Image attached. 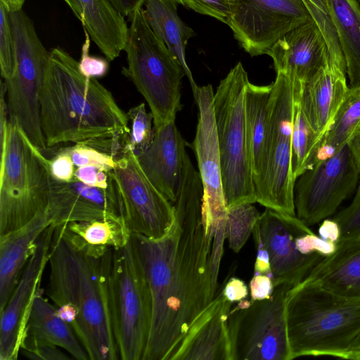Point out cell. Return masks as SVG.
Listing matches in <instances>:
<instances>
[{
	"mask_svg": "<svg viewBox=\"0 0 360 360\" xmlns=\"http://www.w3.org/2000/svg\"><path fill=\"white\" fill-rule=\"evenodd\" d=\"M203 188L186 154L174 221L158 239L131 233L152 298V319L143 360H169L196 316L214 298L220 266L214 237L202 220Z\"/></svg>",
	"mask_w": 360,
	"mask_h": 360,
	"instance_id": "obj_1",
	"label": "cell"
},
{
	"mask_svg": "<svg viewBox=\"0 0 360 360\" xmlns=\"http://www.w3.org/2000/svg\"><path fill=\"white\" fill-rule=\"evenodd\" d=\"M40 120L46 148L112 137L129 131V119L111 92L84 76L79 63L55 48L41 90Z\"/></svg>",
	"mask_w": 360,
	"mask_h": 360,
	"instance_id": "obj_2",
	"label": "cell"
},
{
	"mask_svg": "<svg viewBox=\"0 0 360 360\" xmlns=\"http://www.w3.org/2000/svg\"><path fill=\"white\" fill-rule=\"evenodd\" d=\"M112 250L101 257L86 255L54 229L46 294L70 324L91 360L120 359L107 293Z\"/></svg>",
	"mask_w": 360,
	"mask_h": 360,
	"instance_id": "obj_3",
	"label": "cell"
},
{
	"mask_svg": "<svg viewBox=\"0 0 360 360\" xmlns=\"http://www.w3.org/2000/svg\"><path fill=\"white\" fill-rule=\"evenodd\" d=\"M285 317L290 360L304 356L345 359L360 334V298L303 280L286 293Z\"/></svg>",
	"mask_w": 360,
	"mask_h": 360,
	"instance_id": "obj_4",
	"label": "cell"
},
{
	"mask_svg": "<svg viewBox=\"0 0 360 360\" xmlns=\"http://www.w3.org/2000/svg\"><path fill=\"white\" fill-rule=\"evenodd\" d=\"M0 235L48 210L49 160L16 122L0 117Z\"/></svg>",
	"mask_w": 360,
	"mask_h": 360,
	"instance_id": "obj_5",
	"label": "cell"
},
{
	"mask_svg": "<svg viewBox=\"0 0 360 360\" xmlns=\"http://www.w3.org/2000/svg\"><path fill=\"white\" fill-rule=\"evenodd\" d=\"M130 18L122 73L135 85L153 116L155 129L176 119L181 109V84L185 71L149 25L143 7Z\"/></svg>",
	"mask_w": 360,
	"mask_h": 360,
	"instance_id": "obj_6",
	"label": "cell"
},
{
	"mask_svg": "<svg viewBox=\"0 0 360 360\" xmlns=\"http://www.w3.org/2000/svg\"><path fill=\"white\" fill-rule=\"evenodd\" d=\"M107 293L120 359L143 360L150 335L152 298L131 240L126 246L111 252Z\"/></svg>",
	"mask_w": 360,
	"mask_h": 360,
	"instance_id": "obj_7",
	"label": "cell"
},
{
	"mask_svg": "<svg viewBox=\"0 0 360 360\" xmlns=\"http://www.w3.org/2000/svg\"><path fill=\"white\" fill-rule=\"evenodd\" d=\"M238 63L221 80L213 107L227 208L257 202L248 149L245 92L249 82Z\"/></svg>",
	"mask_w": 360,
	"mask_h": 360,
	"instance_id": "obj_8",
	"label": "cell"
},
{
	"mask_svg": "<svg viewBox=\"0 0 360 360\" xmlns=\"http://www.w3.org/2000/svg\"><path fill=\"white\" fill-rule=\"evenodd\" d=\"M16 47V68L4 80L9 118L14 120L30 140L46 148L41 130L39 98L50 53L39 39L32 20L22 8L9 11Z\"/></svg>",
	"mask_w": 360,
	"mask_h": 360,
	"instance_id": "obj_9",
	"label": "cell"
},
{
	"mask_svg": "<svg viewBox=\"0 0 360 360\" xmlns=\"http://www.w3.org/2000/svg\"><path fill=\"white\" fill-rule=\"evenodd\" d=\"M270 99L269 129L265 162L257 202L277 212L296 216L294 191L296 179L292 169V134L295 112L292 84L277 72Z\"/></svg>",
	"mask_w": 360,
	"mask_h": 360,
	"instance_id": "obj_10",
	"label": "cell"
},
{
	"mask_svg": "<svg viewBox=\"0 0 360 360\" xmlns=\"http://www.w3.org/2000/svg\"><path fill=\"white\" fill-rule=\"evenodd\" d=\"M290 288H275L264 300L244 299L228 319L232 360H290L285 299Z\"/></svg>",
	"mask_w": 360,
	"mask_h": 360,
	"instance_id": "obj_11",
	"label": "cell"
},
{
	"mask_svg": "<svg viewBox=\"0 0 360 360\" xmlns=\"http://www.w3.org/2000/svg\"><path fill=\"white\" fill-rule=\"evenodd\" d=\"M120 215L131 233L152 239L164 236L174 221V207L148 179L129 148L116 158L109 172Z\"/></svg>",
	"mask_w": 360,
	"mask_h": 360,
	"instance_id": "obj_12",
	"label": "cell"
},
{
	"mask_svg": "<svg viewBox=\"0 0 360 360\" xmlns=\"http://www.w3.org/2000/svg\"><path fill=\"white\" fill-rule=\"evenodd\" d=\"M359 179V169L347 143L296 179V217L307 226L325 219L353 192Z\"/></svg>",
	"mask_w": 360,
	"mask_h": 360,
	"instance_id": "obj_13",
	"label": "cell"
},
{
	"mask_svg": "<svg viewBox=\"0 0 360 360\" xmlns=\"http://www.w3.org/2000/svg\"><path fill=\"white\" fill-rule=\"evenodd\" d=\"M213 98L211 84L198 86L194 95L198 108V120L193 148L203 188L202 214L204 226L213 236L214 245L224 247L228 208L222 186Z\"/></svg>",
	"mask_w": 360,
	"mask_h": 360,
	"instance_id": "obj_14",
	"label": "cell"
},
{
	"mask_svg": "<svg viewBox=\"0 0 360 360\" xmlns=\"http://www.w3.org/2000/svg\"><path fill=\"white\" fill-rule=\"evenodd\" d=\"M314 21L302 0H233L228 25L251 56L267 51L291 30Z\"/></svg>",
	"mask_w": 360,
	"mask_h": 360,
	"instance_id": "obj_15",
	"label": "cell"
},
{
	"mask_svg": "<svg viewBox=\"0 0 360 360\" xmlns=\"http://www.w3.org/2000/svg\"><path fill=\"white\" fill-rule=\"evenodd\" d=\"M254 230L268 252L275 288L298 285L324 257L318 252L304 255L297 249L296 236L314 232L296 216L266 208Z\"/></svg>",
	"mask_w": 360,
	"mask_h": 360,
	"instance_id": "obj_16",
	"label": "cell"
},
{
	"mask_svg": "<svg viewBox=\"0 0 360 360\" xmlns=\"http://www.w3.org/2000/svg\"><path fill=\"white\" fill-rule=\"evenodd\" d=\"M55 225L39 236L6 305L0 310V359H18L24 330L34 296L48 264Z\"/></svg>",
	"mask_w": 360,
	"mask_h": 360,
	"instance_id": "obj_17",
	"label": "cell"
},
{
	"mask_svg": "<svg viewBox=\"0 0 360 360\" xmlns=\"http://www.w3.org/2000/svg\"><path fill=\"white\" fill-rule=\"evenodd\" d=\"M266 54L272 58L276 73L290 79L295 100H299L304 84L329 58L325 39L314 21L287 32Z\"/></svg>",
	"mask_w": 360,
	"mask_h": 360,
	"instance_id": "obj_18",
	"label": "cell"
},
{
	"mask_svg": "<svg viewBox=\"0 0 360 360\" xmlns=\"http://www.w3.org/2000/svg\"><path fill=\"white\" fill-rule=\"evenodd\" d=\"M48 212L56 226L121 216L112 181L108 188H100L76 179L62 182L51 176Z\"/></svg>",
	"mask_w": 360,
	"mask_h": 360,
	"instance_id": "obj_19",
	"label": "cell"
},
{
	"mask_svg": "<svg viewBox=\"0 0 360 360\" xmlns=\"http://www.w3.org/2000/svg\"><path fill=\"white\" fill-rule=\"evenodd\" d=\"M232 302L221 290L190 325L169 360H232L228 319Z\"/></svg>",
	"mask_w": 360,
	"mask_h": 360,
	"instance_id": "obj_20",
	"label": "cell"
},
{
	"mask_svg": "<svg viewBox=\"0 0 360 360\" xmlns=\"http://www.w3.org/2000/svg\"><path fill=\"white\" fill-rule=\"evenodd\" d=\"M155 129L151 145L136 157L148 179L173 203L177 196L186 155L185 141L175 120Z\"/></svg>",
	"mask_w": 360,
	"mask_h": 360,
	"instance_id": "obj_21",
	"label": "cell"
},
{
	"mask_svg": "<svg viewBox=\"0 0 360 360\" xmlns=\"http://www.w3.org/2000/svg\"><path fill=\"white\" fill-rule=\"evenodd\" d=\"M349 89L346 67L334 63L330 57L304 84L300 99L295 101L319 141Z\"/></svg>",
	"mask_w": 360,
	"mask_h": 360,
	"instance_id": "obj_22",
	"label": "cell"
},
{
	"mask_svg": "<svg viewBox=\"0 0 360 360\" xmlns=\"http://www.w3.org/2000/svg\"><path fill=\"white\" fill-rule=\"evenodd\" d=\"M108 61L124 50L129 27L108 0H64Z\"/></svg>",
	"mask_w": 360,
	"mask_h": 360,
	"instance_id": "obj_23",
	"label": "cell"
},
{
	"mask_svg": "<svg viewBox=\"0 0 360 360\" xmlns=\"http://www.w3.org/2000/svg\"><path fill=\"white\" fill-rule=\"evenodd\" d=\"M51 224L47 210L24 226L0 235V310L18 283L37 240Z\"/></svg>",
	"mask_w": 360,
	"mask_h": 360,
	"instance_id": "obj_24",
	"label": "cell"
},
{
	"mask_svg": "<svg viewBox=\"0 0 360 360\" xmlns=\"http://www.w3.org/2000/svg\"><path fill=\"white\" fill-rule=\"evenodd\" d=\"M342 296L360 298V238L342 240L304 279Z\"/></svg>",
	"mask_w": 360,
	"mask_h": 360,
	"instance_id": "obj_25",
	"label": "cell"
},
{
	"mask_svg": "<svg viewBox=\"0 0 360 360\" xmlns=\"http://www.w3.org/2000/svg\"><path fill=\"white\" fill-rule=\"evenodd\" d=\"M35 342L56 345L78 360L89 359L70 324L59 314L54 304L43 296L40 288L27 319L21 347Z\"/></svg>",
	"mask_w": 360,
	"mask_h": 360,
	"instance_id": "obj_26",
	"label": "cell"
},
{
	"mask_svg": "<svg viewBox=\"0 0 360 360\" xmlns=\"http://www.w3.org/2000/svg\"><path fill=\"white\" fill-rule=\"evenodd\" d=\"M55 231L75 249L96 257L126 246L131 237V232L121 216L67 222L56 226Z\"/></svg>",
	"mask_w": 360,
	"mask_h": 360,
	"instance_id": "obj_27",
	"label": "cell"
},
{
	"mask_svg": "<svg viewBox=\"0 0 360 360\" xmlns=\"http://www.w3.org/2000/svg\"><path fill=\"white\" fill-rule=\"evenodd\" d=\"M271 92L272 84L259 86L250 82L245 92L247 143L255 193L262 184L264 169Z\"/></svg>",
	"mask_w": 360,
	"mask_h": 360,
	"instance_id": "obj_28",
	"label": "cell"
},
{
	"mask_svg": "<svg viewBox=\"0 0 360 360\" xmlns=\"http://www.w3.org/2000/svg\"><path fill=\"white\" fill-rule=\"evenodd\" d=\"M177 4L176 0H145L143 9L150 27L181 63L194 96L198 86L186 63L185 50L188 40L195 35V32L179 18Z\"/></svg>",
	"mask_w": 360,
	"mask_h": 360,
	"instance_id": "obj_29",
	"label": "cell"
},
{
	"mask_svg": "<svg viewBox=\"0 0 360 360\" xmlns=\"http://www.w3.org/2000/svg\"><path fill=\"white\" fill-rule=\"evenodd\" d=\"M345 60L349 86H360V4L357 0H326Z\"/></svg>",
	"mask_w": 360,
	"mask_h": 360,
	"instance_id": "obj_30",
	"label": "cell"
},
{
	"mask_svg": "<svg viewBox=\"0 0 360 360\" xmlns=\"http://www.w3.org/2000/svg\"><path fill=\"white\" fill-rule=\"evenodd\" d=\"M359 123L360 86L349 87L332 122L320 140L309 168L330 158L347 144Z\"/></svg>",
	"mask_w": 360,
	"mask_h": 360,
	"instance_id": "obj_31",
	"label": "cell"
},
{
	"mask_svg": "<svg viewBox=\"0 0 360 360\" xmlns=\"http://www.w3.org/2000/svg\"><path fill=\"white\" fill-rule=\"evenodd\" d=\"M319 142L317 134L307 122L299 103L295 101L292 169L295 179L309 167Z\"/></svg>",
	"mask_w": 360,
	"mask_h": 360,
	"instance_id": "obj_32",
	"label": "cell"
},
{
	"mask_svg": "<svg viewBox=\"0 0 360 360\" xmlns=\"http://www.w3.org/2000/svg\"><path fill=\"white\" fill-rule=\"evenodd\" d=\"M260 214L252 203L237 205L227 210L226 240L229 248L238 252L252 233Z\"/></svg>",
	"mask_w": 360,
	"mask_h": 360,
	"instance_id": "obj_33",
	"label": "cell"
},
{
	"mask_svg": "<svg viewBox=\"0 0 360 360\" xmlns=\"http://www.w3.org/2000/svg\"><path fill=\"white\" fill-rule=\"evenodd\" d=\"M127 115L131 122L127 148L138 155L146 150L153 141L155 134L153 116L146 111L143 103L130 108Z\"/></svg>",
	"mask_w": 360,
	"mask_h": 360,
	"instance_id": "obj_34",
	"label": "cell"
},
{
	"mask_svg": "<svg viewBox=\"0 0 360 360\" xmlns=\"http://www.w3.org/2000/svg\"><path fill=\"white\" fill-rule=\"evenodd\" d=\"M325 39L330 58L344 60L339 40L330 19L326 0H302Z\"/></svg>",
	"mask_w": 360,
	"mask_h": 360,
	"instance_id": "obj_35",
	"label": "cell"
},
{
	"mask_svg": "<svg viewBox=\"0 0 360 360\" xmlns=\"http://www.w3.org/2000/svg\"><path fill=\"white\" fill-rule=\"evenodd\" d=\"M0 68L4 80L12 77L16 68V47L9 11L2 0H0Z\"/></svg>",
	"mask_w": 360,
	"mask_h": 360,
	"instance_id": "obj_36",
	"label": "cell"
},
{
	"mask_svg": "<svg viewBox=\"0 0 360 360\" xmlns=\"http://www.w3.org/2000/svg\"><path fill=\"white\" fill-rule=\"evenodd\" d=\"M61 149L71 156L76 167L93 165L109 172L113 169L116 164L115 157L84 142L76 143L72 146Z\"/></svg>",
	"mask_w": 360,
	"mask_h": 360,
	"instance_id": "obj_37",
	"label": "cell"
},
{
	"mask_svg": "<svg viewBox=\"0 0 360 360\" xmlns=\"http://www.w3.org/2000/svg\"><path fill=\"white\" fill-rule=\"evenodd\" d=\"M340 229L339 241L360 238V183L350 205L333 218Z\"/></svg>",
	"mask_w": 360,
	"mask_h": 360,
	"instance_id": "obj_38",
	"label": "cell"
},
{
	"mask_svg": "<svg viewBox=\"0 0 360 360\" xmlns=\"http://www.w3.org/2000/svg\"><path fill=\"white\" fill-rule=\"evenodd\" d=\"M194 11L213 17L228 25L233 0H176Z\"/></svg>",
	"mask_w": 360,
	"mask_h": 360,
	"instance_id": "obj_39",
	"label": "cell"
},
{
	"mask_svg": "<svg viewBox=\"0 0 360 360\" xmlns=\"http://www.w3.org/2000/svg\"><path fill=\"white\" fill-rule=\"evenodd\" d=\"M84 30L85 41L82 47L81 58L78 62L79 69L86 77L97 78L103 77L108 70V60L89 54L91 38L88 32L85 30Z\"/></svg>",
	"mask_w": 360,
	"mask_h": 360,
	"instance_id": "obj_40",
	"label": "cell"
},
{
	"mask_svg": "<svg viewBox=\"0 0 360 360\" xmlns=\"http://www.w3.org/2000/svg\"><path fill=\"white\" fill-rule=\"evenodd\" d=\"M297 249L304 255L318 252L326 257L335 252L337 243L328 241L314 233L299 235L295 238Z\"/></svg>",
	"mask_w": 360,
	"mask_h": 360,
	"instance_id": "obj_41",
	"label": "cell"
},
{
	"mask_svg": "<svg viewBox=\"0 0 360 360\" xmlns=\"http://www.w3.org/2000/svg\"><path fill=\"white\" fill-rule=\"evenodd\" d=\"M51 176L57 181L69 182L75 179L76 167L70 155L62 149L51 160H49Z\"/></svg>",
	"mask_w": 360,
	"mask_h": 360,
	"instance_id": "obj_42",
	"label": "cell"
},
{
	"mask_svg": "<svg viewBox=\"0 0 360 360\" xmlns=\"http://www.w3.org/2000/svg\"><path fill=\"white\" fill-rule=\"evenodd\" d=\"M61 348L45 342H30L23 345L21 349L23 354L30 359L35 360H66L69 357L62 352Z\"/></svg>",
	"mask_w": 360,
	"mask_h": 360,
	"instance_id": "obj_43",
	"label": "cell"
},
{
	"mask_svg": "<svg viewBox=\"0 0 360 360\" xmlns=\"http://www.w3.org/2000/svg\"><path fill=\"white\" fill-rule=\"evenodd\" d=\"M75 179L86 185L100 188H108L112 183L109 172L93 165L76 167Z\"/></svg>",
	"mask_w": 360,
	"mask_h": 360,
	"instance_id": "obj_44",
	"label": "cell"
},
{
	"mask_svg": "<svg viewBox=\"0 0 360 360\" xmlns=\"http://www.w3.org/2000/svg\"><path fill=\"white\" fill-rule=\"evenodd\" d=\"M274 289L272 278L267 274H254L249 283L250 299L254 301L269 299Z\"/></svg>",
	"mask_w": 360,
	"mask_h": 360,
	"instance_id": "obj_45",
	"label": "cell"
},
{
	"mask_svg": "<svg viewBox=\"0 0 360 360\" xmlns=\"http://www.w3.org/2000/svg\"><path fill=\"white\" fill-rule=\"evenodd\" d=\"M224 297L231 302H240L248 295V287L245 281L236 277L230 278L222 288Z\"/></svg>",
	"mask_w": 360,
	"mask_h": 360,
	"instance_id": "obj_46",
	"label": "cell"
},
{
	"mask_svg": "<svg viewBox=\"0 0 360 360\" xmlns=\"http://www.w3.org/2000/svg\"><path fill=\"white\" fill-rule=\"evenodd\" d=\"M252 235L257 248L256 259L254 265V274H267L271 276L269 256L264 245L257 233L255 230Z\"/></svg>",
	"mask_w": 360,
	"mask_h": 360,
	"instance_id": "obj_47",
	"label": "cell"
},
{
	"mask_svg": "<svg viewBox=\"0 0 360 360\" xmlns=\"http://www.w3.org/2000/svg\"><path fill=\"white\" fill-rule=\"evenodd\" d=\"M321 238L330 242L338 243L340 238V229L338 224L333 219H324L319 228Z\"/></svg>",
	"mask_w": 360,
	"mask_h": 360,
	"instance_id": "obj_48",
	"label": "cell"
},
{
	"mask_svg": "<svg viewBox=\"0 0 360 360\" xmlns=\"http://www.w3.org/2000/svg\"><path fill=\"white\" fill-rule=\"evenodd\" d=\"M115 10L124 17L131 16L143 6L145 0H108Z\"/></svg>",
	"mask_w": 360,
	"mask_h": 360,
	"instance_id": "obj_49",
	"label": "cell"
},
{
	"mask_svg": "<svg viewBox=\"0 0 360 360\" xmlns=\"http://www.w3.org/2000/svg\"><path fill=\"white\" fill-rule=\"evenodd\" d=\"M347 145L354 156L360 172V123L351 135Z\"/></svg>",
	"mask_w": 360,
	"mask_h": 360,
	"instance_id": "obj_50",
	"label": "cell"
},
{
	"mask_svg": "<svg viewBox=\"0 0 360 360\" xmlns=\"http://www.w3.org/2000/svg\"><path fill=\"white\" fill-rule=\"evenodd\" d=\"M360 353V334L352 341L345 359H350L352 356Z\"/></svg>",
	"mask_w": 360,
	"mask_h": 360,
	"instance_id": "obj_51",
	"label": "cell"
},
{
	"mask_svg": "<svg viewBox=\"0 0 360 360\" xmlns=\"http://www.w3.org/2000/svg\"><path fill=\"white\" fill-rule=\"evenodd\" d=\"M9 11H18L22 8L25 0H2Z\"/></svg>",
	"mask_w": 360,
	"mask_h": 360,
	"instance_id": "obj_52",
	"label": "cell"
},
{
	"mask_svg": "<svg viewBox=\"0 0 360 360\" xmlns=\"http://www.w3.org/2000/svg\"><path fill=\"white\" fill-rule=\"evenodd\" d=\"M350 359L360 360V353L356 354L351 357Z\"/></svg>",
	"mask_w": 360,
	"mask_h": 360,
	"instance_id": "obj_53",
	"label": "cell"
},
{
	"mask_svg": "<svg viewBox=\"0 0 360 360\" xmlns=\"http://www.w3.org/2000/svg\"><path fill=\"white\" fill-rule=\"evenodd\" d=\"M357 1H359V4H360V0H357Z\"/></svg>",
	"mask_w": 360,
	"mask_h": 360,
	"instance_id": "obj_54",
	"label": "cell"
}]
</instances>
